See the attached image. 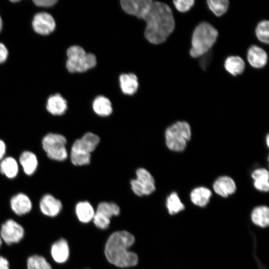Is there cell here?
Instances as JSON below:
<instances>
[{"mask_svg": "<svg viewBox=\"0 0 269 269\" xmlns=\"http://www.w3.org/2000/svg\"><path fill=\"white\" fill-rule=\"evenodd\" d=\"M166 206L168 213L171 215L177 214L185 208L178 194L175 192L171 193L167 198Z\"/></svg>", "mask_w": 269, "mask_h": 269, "instance_id": "obj_28", "label": "cell"}, {"mask_svg": "<svg viewBox=\"0 0 269 269\" xmlns=\"http://www.w3.org/2000/svg\"><path fill=\"white\" fill-rule=\"evenodd\" d=\"M0 172L8 179L15 178L19 172L17 161L12 156L4 157L0 161Z\"/></svg>", "mask_w": 269, "mask_h": 269, "instance_id": "obj_20", "label": "cell"}, {"mask_svg": "<svg viewBox=\"0 0 269 269\" xmlns=\"http://www.w3.org/2000/svg\"><path fill=\"white\" fill-rule=\"evenodd\" d=\"M0 269H9L8 261L1 256H0Z\"/></svg>", "mask_w": 269, "mask_h": 269, "instance_id": "obj_38", "label": "cell"}, {"mask_svg": "<svg viewBox=\"0 0 269 269\" xmlns=\"http://www.w3.org/2000/svg\"><path fill=\"white\" fill-rule=\"evenodd\" d=\"M207 4L209 9L217 16L224 14L229 8V1L227 0H209Z\"/></svg>", "mask_w": 269, "mask_h": 269, "instance_id": "obj_29", "label": "cell"}, {"mask_svg": "<svg viewBox=\"0 0 269 269\" xmlns=\"http://www.w3.org/2000/svg\"><path fill=\"white\" fill-rule=\"evenodd\" d=\"M252 222L256 225L265 228L269 224V209L267 206H260L254 209L251 214Z\"/></svg>", "mask_w": 269, "mask_h": 269, "instance_id": "obj_26", "label": "cell"}, {"mask_svg": "<svg viewBox=\"0 0 269 269\" xmlns=\"http://www.w3.org/2000/svg\"><path fill=\"white\" fill-rule=\"evenodd\" d=\"M94 112L98 116L107 117L113 112L112 103L110 100L103 96L96 97L92 104Z\"/></svg>", "mask_w": 269, "mask_h": 269, "instance_id": "obj_23", "label": "cell"}, {"mask_svg": "<svg viewBox=\"0 0 269 269\" xmlns=\"http://www.w3.org/2000/svg\"><path fill=\"white\" fill-rule=\"evenodd\" d=\"M134 242V236L127 231L113 233L108 238L104 249L108 261L121 268L135 266L138 262V256L129 250Z\"/></svg>", "mask_w": 269, "mask_h": 269, "instance_id": "obj_2", "label": "cell"}, {"mask_svg": "<svg viewBox=\"0 0 269 269\" xmlns=\"http://www.w3.org/2000/svg\"><path fill=\"white\" fill-rule=\"evenodd\" d=\"M75 213L80 222L88 223L93 220L95 211L89 202L83 201L76 205Z\"/></svg>", "mask_w": 269, "mask_h": 269, "instance_id": "obj_19", "label": "cell"}, {"mask_svg": "<svg viewBox=\"0 0 269 269\" xmlns=\"http://www.w3.org/2000/svg\"><path fill=\"white\" fill-rule=\"evenodd\" d=\"M218 36L217 30L210 23L207 22L199 23L192 35L190 55L197 58L205 55L215 44Z\"/></svg>", "mask_w": 269, "mask_h": 269, "instance_id": "obj_3", "label": "cell"}, {"mask_svg": "<svg viewBox=\"0 0 269 269\" xmlns=\"http://www.w3.org/2000/svg\"><path fill=\"white\" fill-rule=\"evenodd\" d=\"M100 141L99 136L93 133L87 132L73 143L71 151L91 154Z\"/></svg>", "mask_w": 269, "mask_h": 269, "instance_id": "obj_11", "label": "cell"}, {"mask_svg": "<svg viewBox=\"0 0 269 269\" xmlns=\"http://www.w3.org/2000/svg\"><path fill=\"white\" fill-rule=\"evenodd\" d=\"M70 160L75 166H83L89 164L91 159V154L70 151Z\"/></svg>", "mask_w": 269, "mask_h": 269, "instance_id": "obj_32", "label": "cell"}, {"mask_svg": "<svg viewBox=\"0 0 269 269\" xmlns=\"http://www.w3.org/2000/svg\"><path fill=\"white\" fill-rule=\"evenodd\" d=\"M2 26H3V21H2V18L0 15V32L2 30Z\"/></svg>", "mask_w": 269, "mask_h": 269, "instance_id": "obj_39", "label": "cell"}, {"mask_svg": "<svg viewBox=\"0 0 269 269\" xmlns=\"http://www.w3.org/2000/svg\"><path fill=\"white\" fill-rule=\"evenodd\" d=\"M215 192L223 197H227L233 194L236 190L234 180L228 176H220L216 180L213 184Z\"/></svg>", "mask_w": 269, "mask_h": 269, "instance_id": "obj_17", "label": "cell"}, {"mask_svg": "<svg viewBox=\"0 0 269 269\" xmlns=\"http://www.w3.org/2000/svg\"><path fill=\"white\" fill-rule=\"evenodd\" d=\"M2 243V239H1V237L0 236V247L1 246Z\"/></svg>", "mask_w": 269, "mask_h": 269, "instance_id": "obj_41", "label": "cell"}, {"mask_svg": "<svg viewBox=\"0 0 269 269\" xmlns=\"http://www.w3.org/2000/svg\"><path fill=\"white\" fill-rule=\"evenodd\" d=\"M152 2L151 0H122L120 4L125 12L143 19Z\"/></svg>", "mask_w": 269, "mask_h": 269, "instance_id": "obj_10", "label": "cell"}, {"mask_svg": "<svg viewBox=\"0 0 269 269\" xmlns=\"http://www.w3.org/2000/svg\"><path fill=\"white\" fill-rule=\"evenodd\" d=\"M10 206L12 211L18 216L28 213L32 208L31 199L23 193H18L13 195L10 199Z\"/></svg>", "mask_w": 269, "mask_h": 269, "instance_id": "obj_14", "label": "cell"}, {"mask_svg": "<svg viewBox=\"0 0 269 269\" xmlns=\"http://www.w3.org/2000/svg\"><path fill=\"white\" fill-rule=\"evenodd\" d=\"M50 252L52 259L56 263L59 264L65 263L70 255V249L67 241L63 238L56 241L52 244Z\"/></svg>", "mask_w": 269, "mask_h": 269, "instance_id": "obj_16", "label": "cell"}, {"mask_svg": "<svg viewBox=\"0 0 269 269\" xmlns=\"http://www.w3.org/2000/svg\"><path fill=\"white\" fill-rule=\"evenodd\" d=\"M136 177L130 181L131 189L138 196L149 195L155 190V181L151 173L140 167L135 171Z\"/></svg>", "mask_w": 269, "mask_h": 269, "instance_id": "obj_7", "label": "cell"}, {"mask_svg": "<svg viewBox=\"0 0 269 269\" xmlns=\"http://www.w3.org/2000/svg\"><path fill=\"white\" fill-rule=\"evenodd\" d=\"M45 108L46 111L54 116L64 115L68 109L67 100L59 93L50 95L46 99Z\"/></svg>", "mask_w": 269, "mask_h": 269, "instance_id": "obj_12", "label": "cell"}, {"mask_svg": "<svg viewBox=\"0 0 269 269\" xmlns=\"http://www.w3.org/2000/svg\"><path fill=\"white\" fill-rule=\"evenodd\" d=\"M225 70L231 75L236 76L242 74L245 69V63L239 56H230L225 60Z\"/></svg>", "mask_w": 269, "mask_h": 269, "instance_id": "obj_21", "label": "cell"}, {"mask_svg": "<svg viewBox=\"0 0 269 269\" xmlns=\"http://www.w3.org/2000/svg\"><path fill=\"white\" fill-rule=\"evenodd\" d=\"M23 227L15 221L9 219L4 222L0 230V236L7 245L19 242L24 236Z\"/></svg>", "mask_w": 269, "mask_h": 269, "instance_id": "obj_9", "label": "cell"}, {"mask_svg": "<svg viewBox=\"0 0 269 269\" xmlns=\"http://www.w3.org/2000/svg\"><path fill=\"white\" fill-rule=\"evenodd\" d=\"M95 225L100 229L105 230L107 229L110 224V219L96 212L93 219Z\"/></svg>", "mask_w": 269, "mask_h": 269, "instance_id": "obj_33", "label": "cell"}, {"mask_svg": "<svg viewBox=\"0 0 269 269\" xmlns=\"http://www.w3.org/2000/svg\"><path fill=\"white\" fill-rule=\"evenodd\" d=\"M269 171L265 168H259L252 173L254 185L259 191L268 192L269 190Z\"/></svg>", "mask_w": 269, "mask_h": 269, "instance_id": "obj_24", "label": "cell"}, {"mask_svg": "<svg viewBox=\"0 0 269 269\" xmlns=\"http://www.w3.org/2000/svg\"><path fill=\"white\" fill-rule=\"evenodd\" d=\"M41 212L45 216L54 217L57 216L62 209V202L50 194L44 195L39 202Z\"/></svg>", "mask_w": 269, "mask_h": 269, "instance_id": "obj_13", "label": "cell"}, {"mask_svg": "<svg viewBox=\"0 0 269 269\" xmlns=\"http://www.w3.org/2000/svg\"><path fill=\"white\" fill-rule=\"evenodd\" d=\"M255 34L257 39L264 44L269 42V22L268 20H263L259 22L255 29Z\"/></svg>", "mask_w": 269, "mask_h": 269, "instance_id": "obj_31", "label": "cell"}, {"mask_svg": "<svg viewBox=\"0 0 269 269\" xmlns=\"http://www.w3.org/2000/svg\"><path fill=\"white\" fill-rule=\"evenodd\" d=\"M27 269H52L50 264L43 256L35 255L27 260Z\"/></svg>", "mask_w": 269, "mask_h": 269, "instance_id": "obj_30", "label": "cell"}, {"mask_svg": "<svg viewBox=\"0 0 269 269\" xmlns=\"http://www.w3.org/2000/svg\"><path fill=\"white\" fill-rule=\"evenodd\" d=\"M269 135L268 134L266 137V141H267V144L268 146H269Z\"/></svg>", "mask_w": 269, "mask_h": 269, "instance_id": "obj_40", "label": "cell"}, {"mask_svg": "<svg viewBox=\"0 0 269 269\" xmlns=\"http://www.w3.org/2000/svg\"><path fill=\"white\" fill-rule=\"evenodd\" d=\"M66 55L65 67L71 73L85 72L96 64V56L92 53H86L82 47L78 45L68 47Z\"/></svg>", "mask_w": 269, "mask_h": 269, "instance_id": "obj_4", "label": "cell"}, {"mask_svg": "<svg viewBox=\"0 0 269 269\" xmlns=\"http://www.w3.org/2000/svg\"><path fill=\"white\" fill-rule=\"evenodd\" d=\"M19 163L22 167L24 173L28 175H33L36 171L38 161L36 154L29 150L23 151L20 155Z\"/></svg>", "mask_w": 269, "mask_h": 269, "instance_id": "obj_18", "label": "cell"}, {"mask_svg": "<svg viewBox=\"0 0 269 269\" xmlns=\"http://www.w3.org/2000/svg\"><path fill=\"white\" fill-rule=\"evenodd\" d=\"M120 83L122 92L129 95L135 93L138 86L137 78L133 73L122 74L120 76Z\"/></svg>", "mask_w": 269, "mask_h": 269, "instance_id": "obj_22", "label": "cell"}, {"mask_svg": "<svg viewBox=\"0 0 269 269\" xmlns=\"http://www.w3.org/2000/svg\"><path fill=\"white\" fill-rule=\"evenodd\" d=\"M8 51L6 46L0 42V64L4 63L7 59Z\"/></svg>", "mask_w": 269, "mask_h": 269, "instance_id": "obj_36", "label": "cell"}, {"mask_svg": "<svg viewBox=\"0 0 269 269\" xmlns=\"http://www.w3.org/2000/svg\"><path fill=\"white\" fill-rule=\"evenodd\" d=\"M247 60L250 65L255 68L264 67L268 62V54L261 47L253 45L247 51Z\"/></svg>", "mask_w": 269, "mask_h": 269, "instance_id": "obj_15", "label": "cell"}, {"mask_svg": "<svg viewBox=\"0 0 269 269\" xmlns=\"http://www.w3.org/2000/svg\"><path fill=\"white\" fill-rule=\"evenodd\" d=\"M191 135L189 124L185 121L177 122L165 130L166 146L171 150L182 151L185 148Z\"/></svg>", "mask_w": 269, "mask_h": 269, "instance_id": "obj_5", "label": "cell"}, {"mask_svg": "<svg viewBox=\"0 0 269 269\" xmlns=\"http://www.w3.org/2000/svg\"><path fill=\"white\" fill-rule=\"evenodd\" d=\"M96 212L111 219L112 217L117 216L120 214V208L115 203L102 202L98 205Z\"/></svg>", "mask_w": 269, "mask_h": 269, "instance_id": "obj_27", "label": "cell"}, {"mask_svg": "<svg viewBox=\"0 0 269 269\" xmlns=\"http://www.w3.org/2000/svg\"><path fill=\"white\" fill-rule=\"evenodd\" d=\"M194 0H176L173 1L176 9L180 12H186L189 11L194 5Z\"/></svg>", "mask_w": 269, "mask_h": 269, "instance_id": "obj_34", "label": "cell"}, {"mask_svg": "<svg viewBox=\"0 0 269 269\" xmlns=\"http://www.w3.org/2000/svg\"><path fill=\"white\" fill-rule=\"evenodd\" d=\"M33 4L41 10L53 7L58 0H32Z\"/></svg>", "mask_w": 269, "mask_h": 269, "instance_id": "obj_35", "label": "cell"}, {"mask_svg": "<svg viewBox=\"0 0 269 269\" xmlns=\"http://www.w3.org/2000/svg\"><path fill=\"white\" fill-rule=\"evenodd\" d=\"M6 146L4 141L0 139V161L4 157L6 153Z\"/></svg>", "mask_w": 269, "mask_h": 269, "instance_id": "obj_37", "label": "cell"}, {"mask_svg": "<svg viewBox=\"0 0 269 269\" xmlns=\"http://www.w3.org/2000/svg\"><path fill=\"white\" fill-rule=\"evenodd\" d=\"M34 32L40 35L46 36L53 33L56 27L53 16L49 12L40 10L36 12L31 20Z\"/></svg>", "mask_w": 269, "mask_h": 269, "instance_id": "obj_8", "label": "cell"}, {"mask_svg": "<svg viewBox=\"0 0 269 269\" xmlns=\"http://www.w3.org/2000/svg\"><path fill=\"white\" fill-rule=\"evenodd\" d=\"M143 19L146 22L145 37L152 44L164 42L175 26L171 9L167 4L160 1L152 2Z\"/></svg>", "mask_w": 269, "mask_h": 269, "instance_id": "obj_1", "label": "cell"}, {"mask_svg": "<svg viewBox=\"0 0 269 269\" xmlns=\"http://www.w3.org/2000/svg\"><path fill=\"white\" fill-rule=\"evenodd\" d=\"M212 196L211 191L204 187L194 188L190 193V199L192 202L198 206L204 207L209 202Z\"/></svg>", "mask_w": 269, "mask_h": 269, "instance_id": "obj_25", "label": "cell"}, {"mask_svg": "<svg viewBox=\"0 0 269 269\" xmlns=\"http://www.w3.org/2000/svg\"><path fill=\"white\" fill-rule=\"evenodd\" d=\"M67 139L62 134L49 133L42 139V147L47 157L52 160L62 161L67 159Z\"/></svg>", "mask_w": 269, "mask_h": 269, "instance_id": "obj_6", "label": "cell"}]
</instances>
